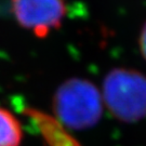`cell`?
I'll list each match as a JSON object with an SVG mask.
<instances>
[{"label":"cell","mask_w":146,"mask_h":146,"mask_svg":"<svg viewBox=\"0 0 146 146\" xmlns=\"http://www.w3.org/2000/svg\"><path fill=\"white\" fill-rule=\"evenodd\" d=\"M103 110L98 88L86 79L72 78L60 86L53 96V110L63 125L84 130L96 125Z\"/></svg>","instance_id":"1"},{"label":"cell","mask_w":146,"mask_h":146,"mask_svg":"<svg viewBox=\"0 0 146 146\" xmlns=\"http://www.w3.org/2000/svg\"><path fill=\"white\" fill-rule=\"evenodd\" d=\"M102 98L115 118L134 122L146 117V77L131 68H114L106 75Z\"/></svg>","instance_id":"2"},{"label":"cell","mask_w":146,"mask_h":146,"mask_svg":"<svg viewBox=\"0 0 146 146\" xmlns=\"http://www.w3.org/2000/svg\"><path fill=\"white\" fill-rule=\"evenodd\" d=\"M11 10L21 26L44 38L61 27L66 3L65 0H11Z\"/></svg>","instance_id":"3"},{"label":"cell","mask_w":146,"mask_h":146,"mask_svg":"<svg viewBox=\"0 0 146 146\" xmlns=\"http://www.w3.org/2000/svg\"><path fill=\"white\" fill-rule=\"evenodd\" d=\"M31 117L39 125L42 134L47 137V140L52 146H78L68 133L64 130L63 125L60 121H55L52 117L43 115L41 113L34 110Z\"/></svg>","instance_id":"4"},{"label":"cell","mask_w":146,"mask_h":146,"mask_svg":"<svg viewBox=\"0 0 146 146\" xmlns=\"http://www.w3.org/2000/svg\"><path fill=\"white\" fill-rule=\"evenodd\" d=\"M22 137L20 121L11 111L0 107V146H20Z\"/></svg>","instance_id":"5"},{"label":"cell","mask_w":146,"mask_h":146,"mask_svg":"<svg viewBox=\"0 0 146 146\" xmlns=\"http://www.w3.org/2000/svg\"><path fill=\"white\" fill-rule=\"evenodd\" d=\"M140 49H141L142 55L146 60V24L143 26L140 35Z\"/></svg>","instance_id":"6"}]
</instances>
